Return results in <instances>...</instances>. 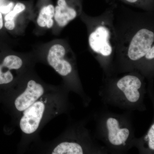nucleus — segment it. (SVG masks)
Segmentation results:
<instances>
[{"instance_id":"13","label":"nucleus","mask_w":154,"mask_h":154,"mask_svg":"<svg viewBox=\"0 0 154 154\" xmlns=\"http://www.w3.org/2000/svg\"><path fill=\"white\" fill-rule=\"evenodd\" d=\"M144 144L151 151L154 150V124L153 123L150 127L143 138Z\"/></svg>"},{"instance_id":"5","label":"nucleus","mask_w":154,"mask_h":154,"mask_svg":"<svg viewBox=\"0 0 154 154\" xmlns=\"http://www.w3.org/2000/svg\"><path fill=\"white\" fill-rule=\"evenodd\" d=\"M116 90L122 101L131 105H135L142 98L143 85L139 77L127 75L116 82Z\"/></svg>"},{"instance_id":"8","label":"nucleus","mask_w":154,"mask_h":154,"mask_svg":"<svg viewBox=\"0 0 154 154\" xmlns=\"http://www.w3.org/2000/svg\"><path fill=\"white\" fill-rule=\"evenodd\" d=\"M154 33L146 28L138 30L130 41L127 55L132 61H137L144 57L149 50L154 45Z\"/></svg>"},{"instance_id":"14","label":"nucleus","mask_w":154,"mask_h":154,"mask_svg":"<svg viewBox=\"0 0 154 154\" xmlns=\"http://www.w3.org/2000/svg\"><path fill=\"white\" fill-rule=\"evenodd\" d=\"M18 0H0V12L5 16L11 12Z\"/></svg>"},{"instance_id":"7","label":"nucleus","mask_w":154,"mask_h":154,"mask_svg":"<svg viewBox=\"0 0 154 154\" xmlns=\"http://www.w3.org/2000/svg\"><path fill=\"white\" fill-rule=\"evenodd\" d=\"M33 1H18L14 9L4 17V28L14 34L20 33V30L22 32V29L19 24L22 25L24 22L22 20L25 18L33 19Z\"/></svg>"},{"instance_id":"2","label":"nucleus","mask_w":154,"mask_h":154,"mask_svg":"<svg viewBox=\"0 0 154 154\" xmlns=\"http://www.w3.org/2000/svg\"><path fill=\"white\" fill-rule=\"evenodd\" d=\"M57 88L44 82L35 73L33 69L28 72L5 98L14 124L17 125L25 110Z\"/></svg>"},{"instance_id":"6","label":"nucleus","mask_w":154,"mask_h":154,"mask_svg":"<svg viewBox=\"0 0 154 154\" xmlns=\"http://www.w3.org/2000/svg\"><path fill=\"white\" fill-rule=\"evenodd\" d=\"M104 125L105 138L110 145L118 148L126 146L131 136L128 126L114 116L107 117Z\"/></svg>"},{"instance_id":"9","label":"nucleus","mask_w":154,"mask_h":154,"mask_svg":"<svg viewBox=\"0 0 154 154\" xmlns=\"http://www.w3.org/2000/svg\"><path fill=\"white\" fill-rule=\"evenodd\" d=\"M82 0H57L54 28H63L81 14Z\"/></svg>"},{"instance_id":"4","label":"nucleus","mask_w":154,"mask_h":154,"mask_svg":"<svg viewBox=\"0 0 154 154\" xmlns=\"http://www.w3.org/2000/svg\"><path fill=\"white\" fill-rule=\"evenodd\" d=\"M36 61L34 54L8 50L0 53V94L5 98Z\"/></svg>"},{"instance_id":"16","label":"nucleus","mask_w":154,"mask_h":154,"mask_svg":"<svg viewBox=\"0 0 154 154\" xmlns=\"http://www.w3.org/2000/svg\"><path fill=\"white\" fill-rule=\"evenodd\" d=\"M5 29L4 28V16L0 12V31Z\"/></svg>"},{"instance_id":"11","label":"nucleus","mask_w":154,"mask_h":154,"mask_svg":"<svg viewBox=\"0 0 154 154\" xmlns=\"http://www.w3.org/2000/svg\"><path fill=\"white\" fill-rule=\"evenodd\" d=\"M34 21L38 31L54 28L55 6L52 0H38L34 9Z\"/></svg>"},{"instance_id":"15","label":"nucleus","mask_w":154,"mask_h":154,"mask_svg":"<svg viewBox=\"0 0 154 154\" xmlns=\"http://www.w3.org/2000/svg\"><path fill=\"white\" fill-rule=\"evenodd\" d=\"M145 58L146 60H153L154 58V45H153L148 51L146 53L145 55Z\"/></svg>"},{"instance_id":"3","label":"nucleus","mask_w":154,"mask_h":154,"mask_svg":"<svg viewBox=\"0 0 154 154\" xmlns=\"http://www.w3.org/2000/svg\"><path fill=\"white\" fill-rule=\"evenodd\" d=\"M42 49L34 54L36 61L53 69L63 79L68 89L79 92L75 59L68 45L62 40H56L44 45Z\"/></svg>"},{"instance_id":"12","label":"nucleus","mask_w":154,"mask_h":154,"mask_svg":"<svg viewBox=\"0 0 154 154\" xmlns=\"http://www.w3.org/2000/svg\"><path fill=\"white\" fill-rule=\"evenodd\" d=\"M128 5L134 7L149 10L153 7L154 0H121Z\"/></svg>"},{"instance_id":"10","label":"nucleus","mask_w":154,"mask_h":154,"mask_svg":"<svg viewBox=\"0 0 154 154\" xmlns=\"http://www.w3.org/2000/svg\"><path fill=\"white\" fill-rule=\"evenodd\" d=\"M110 32L106 25H98L90 33L88 42L91 49L95 53L103 57H110L113 52L110 43Z\"/></svg>"},{"instance_id":"1","label":"nucleus","mask_w":154,"mask_h":154,"mask_svg":"<svg viewBox=\"0 0 154 154\" xmlns=\"http://www.w3.org/2000/svg\"><path fill=\"white\" fill-rule=\"evenodd\" d=\"M60 88L45 94L24 111L17 125L22 132L21 149L37 139L43 127L66 109V95Z\"/></svg>"}]
</instances>
